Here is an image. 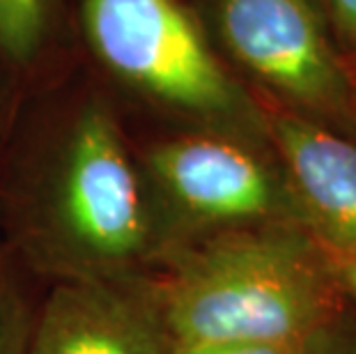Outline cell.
Returning a JSON list of instances; mask_svg holds the SVG:
<instances>
[{
  "instance_id": "6da1fadb",
  "label": "cell",
  "mask_w": 356,
  "mask_h": 354,
  "mask_svg": "<svg viewBox=\"0 0 356 354\" xmlns=\"http://www.w3.org/2000/svg\"><path fill=\"white\" fill-rule=\"evenodd\" d=\"M14 225L30 265L53 281H134L168 251L138 154L104 95L72 99L33 145Z\"/></svg>"
},
{
  "instance_id": "7a4b0ae2",
  "label": "cell",
  "mask_w": 356,
  "mask_h": 354,
  "mask_svg": "<svg viewBox=\"0 0 356 354\" xmlns=\"http://www.w3.org/2000/svg\"><path fill=\"white\" fill-rule=\"evenodd\" d=\"M143 285L175 345H301L352 306L338 262L299 223L181 239Z\"/></svg>"
},
{
  "instance_id": "3957f363",
  "label": "cell",
  "mask_w": 356,
  "mask_h": 354,
  "mask_svg": "<svg viewBox=\"0 0 356 354\" xmlns=\"http://www.w3.org/2000/svg\"><path fill=\"white\" fill-rule=\"evenodd\" d=\"M88 54L115 86L186 129L269 143L260 99L225 70L181 0H81Z\"/></svg>"
},
{
  "instance_id": "277c9868",
  "label": "cell",
  "mask_w": 356,
  "mask_h": 354,
  "mask_svg": "<svg viewBox=\"0 0 356 354\" xmlns=\"http://www.w3.org/2000/svg\"><path fill=\"white\" fill-rule=\"evenodd\" d=\"M136 154L170 246L246 225H304L269 143L181 129Z\"/></svg>"
},
{
  "instance_id": "5b68a950",
  "label": "cell",
  "mask_w": 356,
  "mask_h": 354,
  "mask_svg": "<svg viewBox=\"0 0 356 354\" xmlns=\"http://www.w3.org/2000/svg\"><path fill=\"white\" fill-rule=\"evenodd\" d=\"M209 19L255 97L356 138V81L310 0H209Z\"/></svg>"
},
{
  "instance_id": "8992f818",
  "label": "cell",
  "mask_w": 356,
  "mask_h": 354,
  "mask_svg": "<svg viewBox=\"0 0 356 354\" xmlns=\"http://www.w3.org/2000/svg\"><path fill=\"white\" fill-rule=\"evenodd\" d=\"M152 297L134 281H56L26 354H172Z\"/></svg>"
},
{
  "instance_id": "52a82bcc",
  "label": "cell",
  "mask_w": 356,
  "mask_h": 354,
  "mask_svg": "<svg viewBox=\"0 0 356 354\" xmlns=\"http://www.w3.org/2000/svg\"><path fill=\"white\" fill-rule=\"evenodd\" d=\"M260 104L269 145L283 166L304 228L336 262L356 265V138L264 99Z\"/></svg>"
},
{
  "instance_id": "ba28073f",
  "label": "cell",
  "mask_w": 356,
  "mask_h": 354,
  "mask_svg": "<svg viewBox=\"0 0 356 354\" xmlns=\"http://www.w3.org/2000/svg\"><path fill=\"white\" fill-rule=\"evenodd\" d=\"M63 0H0V77L33 81L58 51Z\"/></svg>"
},
{
  "instance_id": "9c48e42d",
  "label": "cell",
  "mask_w": 356,
  "mask_h": 354,
  "mask_svg": "<svg viewBox=\"0 0 356 354\" xmlns=\"http://www.w3.org/2000/svg\"><path fill=\"white\" fill-rule=\"evenodd\" d=\"M33 318L17 276L0 262V354H26Z\"/></svg>"
},
{
  "instance_id": "30bf717a",
  "label": "cell",
  "mask_w": 356,
  "mask_h": 354,
  "mask_svg": "<svg viewBox=\"0 0 356 354\" xmlns=\"http://www.w3.org/2000/svg\"><path fill=\"white\" fill-rule=\"evenodd\" d=\"M308 343H244V341H223V343H188L175 345L172 354H306Z\"/></svg>"
},
{
  "instance_id": "8fae6325",
  "label": "cell",
  "mask_w": 356,
  "mask_h": 354,
  "mask_svg": "<svg viewBox=\"0 0 356 354\" xmlns=\"http://www.w3.org/2000/svg\"><path fill=\"white\" fill-rule=\"evenodd\" d=\"M306 354H356V304L310 341Z\"/></svg>"
},
{
  "instance_id": "7c38bea8",
  "label": "cell",
  "mask_w": 356,
  "mask_h": 354,
  "mask_svg": "<svg viewBox=\"0 0 356 354\" xmlns=\"http://www.w3.org/2000/svg\"><path fill=\"white\" fill-rule=\"evenodd\" d=\"M333 26L347 42L356 47V0H322Z\"/></svg>"
},
{
  "instance_id": "4fadbf2b",
  "label": "cell",
  "mask_w": 356,
  "mask_h": 354,
  "mask_svg": "<svg viewBox=\"0 0 356 354\" xmlns=\"http://www.w3.org/2000/svg\"><path fill=\"white\" fill-rule=\"evenodd\" d=\"M14 90H17V86H14L12 81H7L5 77H0V145H3L5 134H7V124H10Z\"/></svg>"
},
{
  "instance_id": "5bb4252c",
  "label": "cell",
  "mask_w": 356,
  "mask_h": 354,
  "mask_svg": "<svg viewBox=\"0 0 356 354\" xmlns=\"http://www.w3.org/2000/svg\"><path fill=\"white\" fill-rule=\"evenodd\" d=\"M338 267H340V274H343L345 288L350 292L352 301L356 304V265L354 262H338Z\"/></svg>"
}]
</instances>
